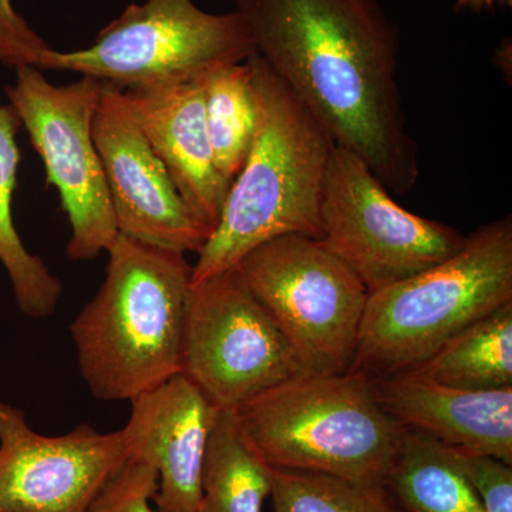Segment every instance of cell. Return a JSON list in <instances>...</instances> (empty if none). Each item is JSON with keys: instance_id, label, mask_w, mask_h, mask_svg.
<instances>
[{"instance_id": "6da1fadb", "label": "cell", "mask_w": 512, "mask_h": 512, "mask_svg": "<svg viewBox=\"0 0 512 512\" xmlns=\"http://www.w3.org/2000/svg\"><path fill=\"white\" fill-rule=\"evenodd\" d=\"M255 53L394 194L419 178L397 84L399 32L377 0H229Z\"/></svg>"}, {"instance_id": "7a4b0ae2", "label": "cell", "mask_w": 512, "mask_h": 512, "mask_svg": "<svg viewBox=\"0 0 512 512\" xmlns=\"http://www.w3.org/2000/svg\"><path fill=\"white\" fill-rule=\"evenodd\" d=\"M258 121L217 228L198 252L191 285L234 268L284 235L322 238L320 202L335 143L258 53L248 59Z\"/></svg>"}, {"instance_id": "3957f363", "label": "cell", "mask_w": 512, "mask_h": 512, "mask_svg": "<svg viewBox=\"0 0 512 512\" xmlns=\"http://www.w3.org/2000/svg\"><path fill=\"white\" fill-rule=\"evenodd\" d=\"M107 254L103 285L69 329L90 393L131 402L181 373L192 265L121 234Z\"/></svg>"}, {"instance_id": "277c9868", "label": "cell", "mask_w": 512, "mask_h": 512, "mask_svg": "<svg viewBox=\"0 0 512 512\" xmlns=\"http://www.w3.org/2000/svg\"><path fill=\"white\" fill-rule=\"evenodd\" d=\"M234 412L269 467L375 487L386 488L404 433L377 403L372 377L353 370L293 377Z\"/></svg>"}, {"instance_id": "5b68a950", "label": "cell", "mask_w": 512, "mask_h": 512, "mask_svg": "<svg viewBox=\"0 0 512 512\" xmlns=\"http://www.w3.org/2000/svg\"><path fill=\"white\" fill-rule=\"evenodd\" d=\"M512 301V218L481 225L456 254L370 293L353 372L382 377L419 366L458 332Z\"/></svg>"}, {"instance_id": "8992f818", "label": "cell", "mask_w": 512, "mask_h": 512, "mask_svg": "<svg viewBox=\"0 0 512 512\" xmlns=\"http://www.w3.org/2000/svg\"><path fill=\"white\" fill-rule=\"evenodd\" d=\"M254 53L237 12L214 15L192 0H146L128 6L86 49L50 47L39 69L77 73L121 90L156 89L207 79Z\"/></svg>"}, {"instance_id": "52a82bcc", "label": "cell", "mask_w": 512, "mask_h": 512, "mask_svg": "<svg viewBox=\"0 0 512 512\" xmlns=\"http://www.w3.org/2000/svg\"><path fill=\"white\" fill-rule=\"evenodd\" d=\"M234 269L285 333L305 375L352 369L369 291L322 239H271Z\"/></svg>"}, {"instance_id": "ba28073f", "label": "cell", "mask_w": 512, "mask_h": 512, "mask_svg": "<svg viewBox=\"0 0 512 512\" xmlns=\"http://www.w3.org/2000/svg\"><path fill=\"white\" fill-rule=\"evenodd\" d=\"M101 84L82 76L55 86L43 70L23 64L15 67V83L6 89L9 106L42 158L47 184L59 192L72 229L67 256L77 262L109 251L120 234L93 137Z\"/></svg>"}, {"instance_id": "9c48e42d", "label": "cell", "mask_w": 512, "mask_h": 512, "mask_svg": "<svg viewBox=\"0 0 512 512\" xmlns=\"http://www.w3.org/2000/svg\"><path fill=\"white\" fill-rule=\"evenodd\" d=\"M181 375L217 409L238 410L305 372L285 333L232 268L191 285Z\"/></svg>"}, {"instance_id": "30bf717a", "label": "cell", "mask_w": 512, "mask_h": 512, "mask_svg": "<svg viewBox=\"0 0 512 512\" xmlns=\"http://www.w3.org/2000/svg\"><path fill=\"white\" fill-rule=\"evenodd\" d=\"M322 241L370 293L446 261L456 229L404 210L359 157L335 146L320 202Z\"/></svg>"}, {"instance_id": "8fae6325", "label": "cell", "mask_w": 512, "mask_h": 512, "mask_svg": "<svg viewBox=\"0 0 512 512\" xmlns=\"http://www.w3.org/2000/svg\"><path fill=\"white\" fill-rule=\"evenodd\" d=\"M128 458L123 430L83 423L43 436L23 410L0 402V512H87Z\"/></svg>"}, {"instance_id": "7c38bea8", "label": "cell", "mask_w": 512, "mask_h": 512, "mask_svg": "<svg viewBox=\"0 0 512 512\" xmlns=\"http://www.w3.org/2000/svg\"><path fill=\"white\" fill-rule=\"evenodd\" d=\"M93 137L120 234L180 254H198L211 229L187 207L113 84H101Z\"/></svg>"}, {"instance_id": "4fadbf2b", "label": "cell", "mask_w": 512, "mask_h": 512, "mask_svg": "<svg viewBox=\"0 0 512 512\" xmlns=\"http://www.w3.org/2000/svg\"><path fill=\"white\" fill-rule=\"evenodd\" d=\"M130 403L121 430L130 456L157 470V512H197L205 451L220 409L181 373Z\"/></svg>"}, {"instance_id": "5bb4252c", "label": "cell", "mask_w": 512, "mask_h": 512, "mask_svg": "<svg viewBox=\"0 0 512 512\" xmlns=\"http://www.w3.org/2000/svg\"><path fill=\"white\" fill-rule=\"evenodd\" d=\"M204 80L121 90L123 103L192 214L217 228L231 183L220 173L205 126Z\"/></svg>"}, {"instance_id": "9a60e30c", "label": "cell", "mask_w": 512, "mask_h": 512, "mask_svg": "<svg viewBox=\"0 0 512 512\" xmlns=\"http://www.w3.org/2000/svg\"><path fill=\"white\" fill-rule=\"evenodd\" d=\"M377 403L397 423L446 446L512 464V387L463 390L413 370L372 379Z\"/></svg>"}, {"instance_id": "2e32d148", "label": "cell", "mask_w": 512, "mask_h": 512, "mask_svg": "<svg viewBox=\"0 0 512 512\" xmlns=\"http://www.w3.org/2000/svg\"><path fill=\"white\" fill-rule=\"evenodd\" d=\"M386 490L404 512H485L446 444L404 427Z\"/></svg>"}, {"instance_id": "e0dca14e", "label": "cell", "mask_w": 512, "mask_h": 512, "mask_svg": "<svg viewBox=\"0 0 512 512\" xmlns=\"http://www.w3.org/2000/svg\"><path fill=\"white\" fill-rule=\"evenodd\" d=\"M20 121L9 104H0V264L8 272L20 311L32 319L52 316L63 285L40 256L30 254L13 222L12 202L18 183Z\"/></svg>"}, {"instance_id": "ac0fdd59", "label": "cell", "mask_w": 512, "mask_h": 512, "mask_svg": "<svg viewBox=\"0 0 512 512\" xmlns=\"http://www.w3.org/2000/svg\"><path fill=\"white\" fill-rule=\"evenodd\" d=\"M410 370L456 389L512 387V301L471 323Z\"/></svg>"}, {"instance_id": "d6986e66", "label": "cell", "mask_w": 512, "mask_h": 512, "mask_svg": "<svg viewBox=\"0 0 512 512\" xmlns=\"http://www.w3.org/2000/svg\"><path fill=\"white\" fill-rule=\"evenodd\" d=\"M271 490V467L242 436L237 413L218 410L205 451L197 512H262Z\"/></svg>"}, {"instance_id": "ffe728a7", "label": "cell", "mask_w": 512, "mask_h": 512, "mask_svg": "<svg viewBox=\"0 0 512 512\" xmlns=\"http://www.w3.org/2000/svg\"><path fill=\"white\" fill-rule=\"evenodd\" d=\"M205 126L218 170L232 184L254 140L258 110L251 64H229L204 82Z\"/></svg>"}, {"instance_id": "44dd1931", "label": "cell", "mask_w": 512, "mask_h": 512, "mask_svg": "<svg viewBox=\"0 0 512 512\" xmlns=\"http://www.w3.org/2000/svg\"><path fill=\"white\" fill-rule=\"evenodd\" d=\"M275 512H400L384 487L271 467Z\"/></svg>"}, {"instance_id": "7402d4cb", "label": "cell", "mask_w": 512, "mask_h": 512, "mask_svg": "<svg viewBox=\"0 0 512 512\" xmlns=\"http://www.w3.org/2000/svg\"><path fill=\"white\" fill-rule=\"evenodd\" d=\"M157 490L156 468L141 458L130 456L87 512H157L151 507Z\"/></svg>"}, {"instance_id": "603a6c76", "label": "cell", "mask_w": 512, "mask_h": 512, "mask_svg": "<svg viewBox=\"0 0 512 512\" xmlns=\"http://www.w3.org/2000/svg\"><path fill=\"white\" fill-rule=\"evenodd\" d=\"M448 456L476 491L485 512H512V468L488 454L447 446Z\"/></svg>"}, {"instance_id": "cb8c5ba5", "label": "cell", "mask_w": 512, "mask_h": 512, "mask_svg": "<svg viewBox=\"0 0 512 512\" xmlns=\"http://www.w3.org/2000/svg\"><path fill=\"white\" fill-rule=\"evenodd\" d=\"M50 47L16 12L12 0H0V63L8 67L28 66L39 69Z\"/></svg>"}, {"instance_id": "d4e9b609", "label": "cell", "mask_w": 512, "mask_h": 512, "mask_svg": "<svg viewBox=\"0 0 512 512\" xmlns=\"http://www.w3.org/2000/svg\"><path fill=\"white\" fill-rule=\"evenodd\" d=\"M498 6L511 8L512 0H456L454 3V8L457 10H470V12H485Z\"/></svg>"}]
</instances>
